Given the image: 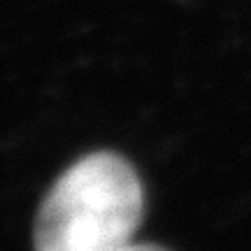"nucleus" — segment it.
<instances>
[{
    "instance_id": "obj_1",
    "label": "nucleus",
    "mask_w": 251,
    "mask_h": 251,
    "mask_svg": "<svg viewBox=\"0 0 251 251\" xmlns=\"http://www.w3.org/2000/svg\"><path fill=\"white\" fill-rule=\"evenodd\" d=\"M142 212L137 172L117 153H89L49 188L37 212L35 251H124Z\"/></svg>"
},
{
    "instance_id": "obj_2",
    "label": "nucleus",
    "mask_w": 251,
    "mask_h": 251,
    "mask_svg": "<svg viewBox=\"0 0 251 251\" xmlns=\"http://www.w3.org/2000/svg\"><path fill=\"white\" fill-rule=\"evenodd\" d=\"M124 251H165V249L156 247V244H128Z\"/></svg>"
}]
</instances>
